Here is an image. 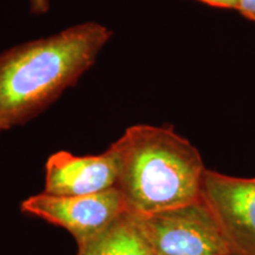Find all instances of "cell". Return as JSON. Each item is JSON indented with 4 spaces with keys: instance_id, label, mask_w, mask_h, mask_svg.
<instances>
[{
    "instance_id": "obj_10",
    "label": "cell",
    "mask_w": 255,
    "mask_h": 255,
    "mask_svg": "<svg viewBox=\"0 0 255 255\" xmlns=\"http://www.w3.org/2000/svg\"><path fill=\"white\" fill-rule=\"evenodd\" d=\"M32 14H45L51 6V0H28Z\"/></svg>"
},
{
    "instance_id": "obj_7",
    "label": "cell",
    "mask_w": 255,
    "mask_h": 255,
    "mask_svg": "<svg viewBox=\"0 0 255 255\" xmlns=\"http://www.w3.org/2000/svg\"><path fill=\"white\" fill-rule=\"evenodd\" d=\"M77 255H154L135 213L128 212L94 240L78 246Z\"/></svg>"
},
{
    "instance_id": "obj_4",
    "label": "cell",
    "mask_w": 255,
    "mask_h": 255,
    "mask_svg": "<svg viewBox=\"0 0 255 255\" xmlns=\"http://www.w3.org/2000/svg\"><path fill=\"white\" fill-rule=\"evenodd\" d=\"M21 210L66 229L78 246L94 240L128 212L117 187L82 196H55L43 191L21 203Z\"/></svg>"
},
{
    "instance_id": "obj_9",
    "label": "cell",
    "mask_w": 255,
    "mask_h": 255,
    "mask_svg": "<svg viewBox=\"0 0 255 255\" xmlns=\"http://www.w3.org/2000/svg\"><path fill=\"white\" fill-rule=\"evenodd\" d=\"M197 1L203 2V4L208 6H212V7L238 9L239 1H240V0H197Z\"/></svg>"
},
{
    "instance_id": "obj_8",
    "label": "cell",
    "mask_w": 255,
    "mask_h": 255,
    "mask_svg": "<svg viewBox=\"0 0 255 255\" xmlns=\"http://www.w3.org/2000/svg\"><path fill=\"white\" fill-rule=\"evenodd\" d=\"M238 11L242 17L255 23V0H240Z\"/></svg>"
},
{
    "instance_id": "obj_6",
    "label": "cell",
    "mask_w": 255,
    "mask_h": 255,
    "mask_svg": "<svg viewBox=\"0 0 255 255\" xmlns=\"http://www.w3.org/2000/svg\"><path fill=\"white\" fill-rule=\"evenodd\" d=\"M119 174V154L114 143L100 155L77 156L58 151L46 162L44 193L55 196L92 195L117 187Z\"/></svg>"
},
{
    "instance_id": "obj_1",
    "label": "cell",
    "mask_w": 255,
    "mask_h": 255,
    "mask_svg": "<svg viewBox=\"0 0 255 255\" xmlns=\"http://www.w3.org/2000/svg\"><path fill=\"white\" fill-rule=\"evenodd\" d=\"M113 32L88 21L0 53V131L23 126L73 87Z\"/></svg>"
},
{
    "instance_id": "obj_2",
    "label": "cell",
    "mask_w": 255,
    "mask_h": 255,
    "mask_svg": "<svg viewBox=\"0 0 255 255\" xmlns=\"http://www.w3.org/2000/svg\"><path fill=\"white\" fill-rule=\"evenodd\" d=\"M117 188L128 210L150 215L201 199L206 167L200 151L169 127L137 124L114 142Z\"/></svg>"
},
{
    "instance_id": "obj_3",
    "label": "cell",
    "mask_w": 255,
    "mask_h": 255,
    "mask_svg": "<svg viewBox=\"0 0 255 255\" xmlns=\"http://www.w3.org/2000/svg\"><path fill=\"white\" fill-rule=\"evenodd\" d=\"M137 218L154 255H233L202 197L189 205Z\"/></svg>"
},
{
    "instance_id": "obj_5",
    "label": "cell",
    "mask_w": 255,
    "mask_h": 255,
    "mask_svg": "<svg viewBox=\"0 0 255 255\" xmlns=\"http://www.w3.org/2000/svg\"><path fill=\"white\" fill-rule=\"evenodd\" d=\"M201 197L233 255H255V177L231 176L206 169Z\"/></svg>"
}]
</instances>
